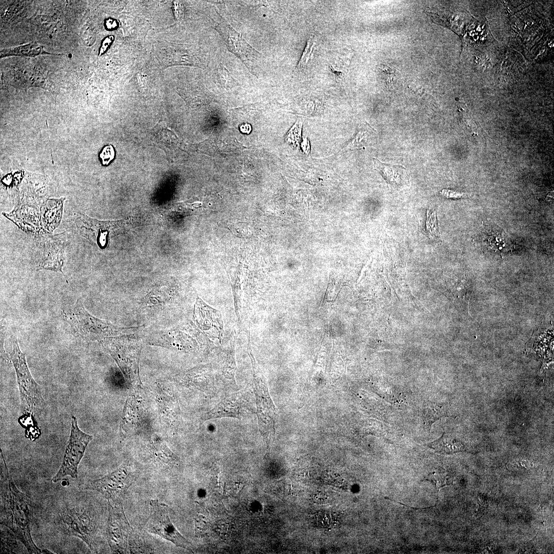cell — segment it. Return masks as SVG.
Here are the masks:
<instances>
[{
  "mask_svg": "<svg viewBox=\"0 0 554 554\" xmlns=\"http://www.w3.org/2000/svg\"><path fill=\"white\" fill-rule=\"evenodd\" d=\"M150 505V516L145 525L146 530L178 547L193 551L192 544L180 533L171 522L167 505L158 500H152Z\"/></svg>",
  "mask_w": 554,
  "mask_h": 554,
  "instance_id": "9",
  "label": "cell"
},
{
  "mask_svg": "<svg viewBox=\"0 0 554 554\" xmlns=\"http://www.w3.org/2000/svg\"><path fill=\"white\" fill-rule=\"evenodd\" d=\"M1 523L9 528L31 553H44L34 543L31 534L32 511L31 502L21 491L10 474L1 450Z\"/></svg>",
  "mask_w": 554,
  "mask_h": 554,
  "instance_id": "1",
  "label": "cell"
},
{
  "mask_svg": "<svg viewBox=\"0 0 554 554\" xmlns=\"http://www.w3.org/2000/svg\"><path fill=\"white\" fill-rule=\"evenodd\" d=\"M429 446L438 452L447 453L459 451L463 449V445L460 441L445 433L440 439L431 443Z\"/></svg>",
  "mask_w": 554,
  "mask_h": 554,
  "instance_id": "17",
  "label": "cell"
},
{
  "mask_svg": "<svg viewBox=\"0 0 554 554\" xmlns=\"http://www.w3.org/2000/svg\"><path fill=\"white\" fill-rule=\"evenodd\" d=\"M193 320L200 328L220 340L223 334V323L219 311L206 305L201 299H196Z\"/></svg>",
  "mask_w": 554,
  "mask_h": 554,
  "instance_id": "13",
  "label": "cell"
},
{
  "mask_svg": "<svg viewBox=\"0 0 554 554\" xmlns=\"http://www.w3.org/2000/svg\"><path fill=\"white\" fill-rule=\"evenodd\" d=\"M222 35L229 50L240 58L248 68V65L254 61L259 54L226 21L222 19L215 27Z\"/></svg>",
  "mask_w": 554,
  "mask_h": 554,
  "instance_id": "12",
  "label": "cell"
},
{
  "mask_svg": "<svg viewBox=\"0 0 554 554\" xmlns=\"http://www.w3.org/2000/svg\"><path fill=\"white\" fill-rule=\"evenodd\" d=\"M173 10L175 19L181 21L184 16V7L182 3L174 1L173 3Z\"/></svg>",
  "mask_w": 554,
  "mask_h": 554,
  "instance_id": "24",
  "label": "cell"
},
{
  "mask_svg": "<svg viewBox=\"0 0 554 554\" xmlns=\"http://www.w3.org/2000/svg\"><path fill=\"white\" fill-rule=\"evenodd\" d=\"M100 342L128 379L138 378L141 341L133 337L121 335L106 338Z\"/></svg>",
  "mask_w": 554,
  "mask_h": 554,
  "instance_id": "6",
  "label": "cell"
},
{
  "mask_svg": "<svg viewBox=\"0 0 554 554\" xmlns=\"http://www.w3.org/2000/svg\"><path fill=\"white\" fill-rule=\"evenodd\" d=\"M251 395L250 391L245 390L225 397L206 413L204 419L223 417L242 419L252 411Z\"/></svg>",
  "mask_w": 554,
  "mask_h": 554,
  "instance_id": "11",
  "label": "cell"
},
{
  "mask_svg": "<svg viewBox=\"0 0 554 554\" xmlns=\"http://www.w3.org/2000/svg\"><path fill=\"white\" fill-rule=\"evenodd\" d=\"M215 73L217 81L223 86L229 88L237 85V82L223 65H220L218 66Z\"/></svg>",
  "mask_w": 554,
  "mask_h": 554,
  "instance_id": "20",
  "label": "cell"
},
{
  "mask_svg": "<svg viewBox=\"0 0 554 554\" xmlns=\"http://www.w3.org/2000/svg\"><path fill=\"white\" fill-rule=\"evenodd\" d=\"M114 41V36L113 35H108L106 36L102 41L101 45L99 49L98 55H101L103 54L108 49L110 46L111 45L112 42Z\"/></svg>",
  "mask_w": 554,
  "mask_h": 554,
  "instance_id": "26",
  "label": "cell"
},
{
  "mask_svg": "<svg viewBox=\"0 0 554 554\" xmlns=\"http://www.w3.org/2000/svg\"><path fill=\"white\" fill-rule=\"evenodd\" d=\"M63 199H50L41 209V216L45 228L52 231L60 223Z\"/></svg>",
  "mask_w": 554,
  "mask_h": 554,
  "instance_id": "14",
  "label": "cell"
},
{
  "mask_svg": "<svg viewBox=\"0 0 554 554\" xmlns=\"http://www.w3.org/2000/svg\"><path fill=\"white\" fill-rule=\"evenodd\" d=\"M373 161L375 169L392 185H400L406 175L405 168L402 166L386 164L376 158H373Z\"/></svg>",
  "mask_w": 554,
  "mask_h": 554,
  "instance_id": "15",
  "label": "cell"
},
{
  "mask_svg": "<svg viewBox=\"0 0 554 554\" xmlns=\"http://www.w3.org/2000/svg\"><path fill=\"white\" fill-rule=\"evenodd\" d=\"M133 479L131 468L123 465L101 478L89 481L83 488L97 491L107 500L122 499Z\"/></svg>",
  "mask_w": 554,
  "mask_h": 554,
  "instance_id": "10",
  "label": "cell"
},
{
  "mask_svg": "<svg viewBox=\"0 0 554 554\" xmlns=\"http://www.w3.org/2000/svg\"><path fill=\"white\" fill-rule=\"evenodd\" d=\"M315 46V41L313 35H311L307 41L306 46L296 66L298 70L304 69L308 62L312 58L313 52Z\"/></svg>",
  "mask_w": 554,
  "mask_h": 554,
  "instance_id": "19",
  "label": "cell"
},
{
  "mask_svg": "<svg viewBox=\"0 0 554 554\" xmlns=\"http://www.w3.org/2000/svg\"><path fill=\"white\" fill-rule=\"evenodd\" d=\"M64 319L70 325L73 333L86 341H100L102 339L125 334L136 328L123 327L91 314L81 301L62 312Z\"/></svg>",
  "mask_w": 554,
  "mask_h": 554,
  "instance_id": "3",
  "label": "cell"
},
{
  "mask_svg": "<svg viewBox=\"0 0 554 554\" xmlns=\"http://www.w3.org/2000/svg\"><path fill=\"white\" fill-rule=\"evenodd\" d=\"M12 343V350L9 357L15 368L20 394L22 417L19 422L22 426L28 427L29 425H34V414L44 403V399L39 385L32 377L25 354L21 350L15 337Z\"/></svg>",
  "mask_w": 554,
  "mask_h": 554,
  "instance_id": "2",
  "label": "cell"
},
{
  "mask_svg": "<svg viewBox=\"0 0 554 554\" xmlns=\"http://www.w3.org/2000/svg\"><path fill=\"white\" fill-rule=\"evenodd\" d=\"M105 26L107 30H114L118 27V22L115 19L109 18L105 21Z\"/></svg>",
  "mask_w": 554,
  "mask_h": 554,
  "instance_id": "28",
  "label": "cell"
},
{
  "mask_svg": "<svg viewBox=\"0 0 554 554\" xmlns=\"http://www.w3.org/2000/svg\"><path fill=\"white\" fill-rule=\"evenodd\" d=\"M96 513L88 505L77 503L65 505L57 513L55 523L64 533L76 537L93 550L98 523Z\"/></svg>",
  "mask_w": 554,
  "mask_h": 554,
  "instance_id": "4",
  "label": "cell"
},
{
  "mask_svg": "<svg viewBox=\"0 0 554 554\" xmlns=\"http://www.w3.org/2000/svg\"><path fill=\"white\" fill-rule=\"evenodd\" d=\"M115 156V151L113 147L111 145H107L103 148L100 153V157L102 163L104 165H108L113 160Z\"/></svg>",
  "mask_w": 554,
  "mask_h": 554,
  "instance_id": "22",
  "label": "cell"
},
{
  "mask_svg": "<svg viewBox=\"0 0 554 554\" xmlns=\"http://www.w3.org/2000/svg\"><path fill=\"white\" fill-rule=\"evenodd\" d=\"M426 228L428 236L436 239L439 236V230L436 210H428L427 213Z\"/></svg>",
  "mask_w": 554,
  "mask_h": 554,
  "instance_id": "18",
  "label": "cell"
},
{
  "mask_svg": "<svg viewBox=\"0 0 554 554\" xmlns=\"http://www.w3.org/2000/svg\"><path fill=\"white\" fill-rule=\"evenodd\" d=\"M231 231L239 236H245L248 234V227L246 223H236L230 227Z\"/></svg>",
  "mask_w": 554,
  "mask_h": 554,
  "instance_id": "23",
  "label": "cell"
},
{
  "mask_svg": "<svg viewBox=\"0 0 554 554\" xmlns=\"http://www.w3.org/2000/svg\"><path fill=\"white\" fill-rule=\"evenodd\" d=\"M426 410L428 411V412H427L425 415H429V417H426L425 419H429V421L427 423H429L428 424L429 426H430L431 423L435 420L442 416H444L446 413V411L443 409V407L437 405H432L429 409H427Z\"/></svg>",
  "mask_w": 554,
  "mask_h": 554,
  "instance_id": "21",
  "label": "cell"
},
{
  "mask_svg": "<svg viewBox=\"0 0 554 554\" xmlns=\"http://www.w3.org/2000/svg\"><path fill=\"white\" fill-rule=\"evenodd\" d=\"M71 430L69 440L66 447L61 467L52 478V481L57 482L64 478L69 476L77 478L78 465L83 458L86 449L93 437L83 432L78 427L76 418H71Z\"/></svg>",
  "mask_w": 554,
  "mask_h": 554,
  "instance_id": "7",
  "label": "cell"
},
{
  "mask_svg": "<svg viewBox=\"0 0 554 554\" xmlns=\"http://www.w3.org/2000/svg\"><path fill=\"white\" fill-rule=\"evenodd\" d=\"M365 136H366V134H365V132H359L357 134V135L354 137V138L353 140H352V141L350 143H349V144L348 145V147L352 149H355V148H358V147H360L359 146L361 144L359 142V141H360V142L362 141V140L363 139V138L365 137Z\"/></svg>",
  "mask_w": 554,
  "mask_h": 554,
  "instance_id": "27",
  "label": "cell"
},
{
  "mask_svg": "<svg viewBox=\"0 0 554 554\" xmlns=\"http://www.w3.org/2000/svg\"><path fill=\"white\" fill-rule=\"evenodd\" d=\"M440 194L447 199H460L465 196V194L463 192L448 189H443L440 192Z\"/></svg>",
  "mask_w": 554,
  "mask_h": 554,
  "instance_id": "25",
  "label": "cell"
},
{
  "mask_svg": "<svg viewBox=\"0 0 554 554\" xmlns=\"http://www.w3.org/2000/svg\"><path fill=\"white\" fill-rule=\"evenodd\" d=\"M249 354L253 369L254 392L259 429L268 448L275 433L276 409L270 397L266 381L256 366L251 349L249 350Z\"/></svg>",
  "mask_w": 554,
  "mask_h": 554,
  "instance_id": "5",
  "label": "cell"
},
{
  "mask_svg": "<svg viewBox=\"0 0 554 554\" xmlns=\"http://www.w3.org/2000/svg\"><path fill=\"white\" fill-rule=\"evenodd\" d=\"M108 516L106 536L111 551L125 553L128 548L130 536L132 531L126 515L122 499L107 500Z\"/></svg>",
  "mask_w": 554,
  "mask_h": 554,
  "instance_id": "8",
  "label": "cell"
},
{
  "mask_svg": "<svg viewBox=\"0 0 554 554\" xmlns=\"http://www.w3.org/2000/svg\"><path fill=\"white\" fill-rule=\"evenodd\" d=\"M51 54L52 53L46 52L42 46L34 42L15 47L3 49L1 50L0 55L2 58L12 56L34 57L39 55Z\"/></svg>",
  "mask_w": 554,
  "mask_h": 554,
  "instance_id": "16",
  "label": "cell"
}]
</instances>
